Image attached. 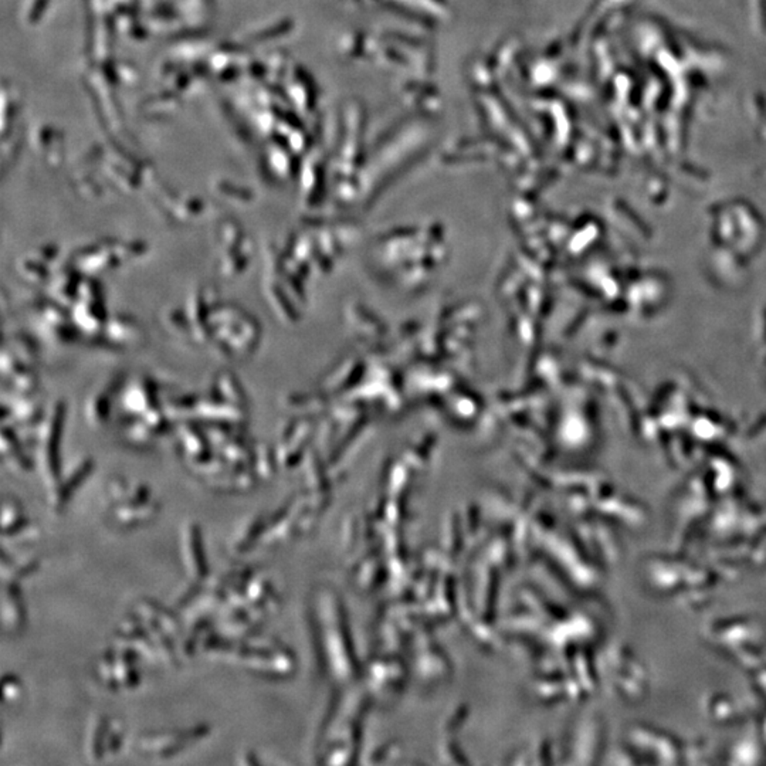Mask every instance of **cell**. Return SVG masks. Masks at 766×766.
Instances as JSON below:
<instances>
[{
	"label": "cell",
	"instance_id": "cell-1",
	"mask_svg": "<svg viewBox=\"0 0 766 766\" xmlns=\"http://www.w3.org/2000/svg\"><path fill=\"white\" fill-rule=\"evenodd\" d=\"M210 733L207 724H199L186 731L145 733L135 741V749L142 756L168 758L191 744H195Z\"/></svg>",
	"mask_w": 766,
	"mask_h": 766
},
{
	"label": "cell",
	"instance_id": "cell-2",
	"mask_svg": "<svg viewBox=\"0 0 766 766\" xmlns=\"http://www.w3.org/2000/svg\"><path fill=\"white\" fill-rule=\"evenodd\" d=\"M179 549L182 565L188 579L196 584H204L209 569L202 542V534L195 521H185L179 530Z\"/></svg>",
	"mask_w": 766,
	"mask_h": 766
},
{
	"label": "cell",
	"instance_id": "cell-3",
	"mask_svg": "<svg viewBox=\"0 0 766 766\" xmlns=\"http://www.w3.org/2000/svg\"><path fill=\"white\" fill-rule=\"evenodd\" d=\"M134 613L139 618H148L158 623L177 645L183 632H185V626H183L182 619H179L175 611L171 609L153 602L150 599H141L134 606Z\"/></svg>",
	"mask_w": 766,
	"mask_h": 766
},
{
	"label": "cell",
	"instance_id": "cell-4",
	"mask_svg": "<svg viewBox=\"0 0 766 766\" xmlns=\"http://www.w3.org/2000/svg\"><path fill=\"white\" fill-rule=\"evenodd\" d=\"M26 622L20 589L13 582H2V629L8 634L21 632Z\"/></svg>",
	"mask_w": 766,
	"mask_h": 766
},
{
	"label": "cell",
	"instance_id": "cell-5",
	"mask_svg": "<svg viewBox=\"0 0 766 766\" xmlns=\"http://www.w3.org/2000/svg\"><path fill=\"white\" fill-rule=\"evenodd\" d=\"M266 527L264 518L261 514L250 515L234 530L230 539V549L234 554H246L250 549L257 546L261 532Z\"/></svg>",
	"mask_w": 766,
	"mask_h": 766
},
{
	"label": "cell",
	"instance_id": "cell-6",
	"mask_svg": "<svg viewBox=\"0 0 766 766\" xmlns=\"http://www.w3.org/2000/svg\"><path fill=\"white\" fill-rule=\"evenodd\" d=\"M159 505L155 500L145 503H125L112 507L111 516L119 527H132L157 515Z\"/></svg>",
	"mask_w": 766,
	"mask_h": 766
},
{
	"label": "cell",
	"instance_id": "cell-7",
	"mask_svg": "<svg viewBox=\"0 0 766 766\" xmlns=\"http://www.w3.org/2000/svg\"><path fill=\"white\" fill-rule=\"evenodd\" d=\"M137 653L130 647L116 646L114 647V660H115V676L119 686V690H134L139 684V672L135 667Z\"/></svg>",
	"mask_w": 766,
	"mask_h": 766
},
{
	"label": "cell",
	"instance_id": "cell-8",
	"mask_svg": "<svg viewBox=\"0 0 766 766\" xmlns=\"http://www.w3.org/2000/svg\"><path fill=\"white\" fill-rule=\"evenodd\" d=\"M243 591L253 604L263 607L267 613L272 611L279 604L277 598H275L274 591L271 589L267 579L261 576V573H257L254 571L250 573L246 582H244Z\"/></svg>",
	"mask_w": 766,
	"mask_h": 766
},
{
	"label": "cell",
	"instance_id": "cell-9",
	"mask_svg": "<svg viewBox=\"0 0 766 766\" xmlns=\"http://www.w3.org/2000/svg\"><path fill=\"white\" fill-rule=\"evenodd\" d=\"M108 717L103 714H94L89 718L87 728V756L88 760L98 763L103 760L105 752V733H107Z\"/></svg>",
	"mask_w": 766,
	"mask_h": 766
},
{
	"label": "cell",
	"instance_id": "cell-10",
	"mask_svg": "<svg viewBox=\"0 0 766 766\" xmlns=\"http://www.w3.org/2000/svg\"><path fill=\"white\" fill-rule=\"evenodd\" d=\"M39 566V559L36 557H12L9 550L3 548L2 561H0V573H2V582H13L19 584L21 577L33 573Z\"/></svg>",
	"mask_w": 766,
	"mask_h": 766
},
{
	"label": "cell",
	"instance_id": "cell-11",
	"mask_svg": "<svg viewBox=\"0 0 766 766\" xmlns=\"http://www.w3.org/2000/svg\"><path fill=\"white\" fill-rule=\"evenodd\" d=\"M209 484L216 488L222 489V491H241V489H247L253 485L254 480L249 473L237 471V473H226V474H216L209 477Z\"/></svg>",
	"mask_w": 766,
	"mask_h": 766
},
{
	"label": "cell",
	"instance_id": "cell-12",
	"mask_svg": "<svg viewBox=\"0 0 766 766\" xmlns=\"http://www.w3.org/2000/svg\"><path fill=\"white\" fill-rule=\"evenodd\" d=\"M39 537H40V528L30 519H26L23 524H20L12 531L2 532L3 546H10V548L26 546L30 542H35Z\"/></svg>",
	"mask_w": 766,
	"mask_h": 766
},
{
	"label": "cell",
	"instance_id": "cell-13",
	"mask_svg": "<svg viewBox=\"0 0 766 766\" xmlns=\"http://www.w3.org/2000/svg\"><path fill=\"white\" fill-rule=\"evenodd\" d=\"M97 674L101 683L110 691H118L119 686L115 676V660H114V647L105 650L97 660Z\"/></svg>",
	"mask_w": 766,
	"mask_h": 766
},
{
	"label": "cell",
	"instance_id": "cell-14",
	"mask_svg": "<svg viewBox=\"0 0 766 766\" xmlns=\"http://www.w3.org/2000/svg\"><path fill=\"white\" fill-rule=\"evenodd\" d=\"M21 505L15 498H3L2 503V532H8L19 527L26 521Z\"/></svg>",
	"mask_w": 766,
	"mask_h": 766
},
{
	"label": "cell",
	"instance_id": "cell-15",
	"mask_svg": "<svg viewBox=\"0 0 766 766\" xmlns=\"http://www.w3.org/2000/svg\"><path fill=\"white\" fill-rule=\"evenodd\" d=\"M122 740H124V725L116 718H108L105 733V752L116 754L122 747Z\"/></svg>",
	"mask_w": 766,
	"mask_h": 766
},
{
	"label": "cell",
	"instance_id": "cell-16",
	"mask_svg": "<svg viewBox=\"0 0 766 766\" xmlns=\"http://www.w3.org/2000/svg\"><path fill=\"white\" fill-rule=\"evenodd\" d=\"M21 694V684L13 674H5L3 676V699L15 701Z\"/></svg>",
	"mask_w": 766,
	"mask_h": 766
},
{
	"label": "cell",
	"instance_id": "cell-17",
	"mask_svg": "<svg viewBox=\"0 0 766 766\" xmlns=\"http://www.w3.org/2000/svg\"><path fill=\"white\" fill-rule=\"evenodd\" d=\"M240 756L241 758L238 759V763H243V765H257L259 763V760L256 759L253 752H246V754H243Z\"/></svg>",
	"mask_w": 766,
	"mask_h": 766
}]
</instances>
